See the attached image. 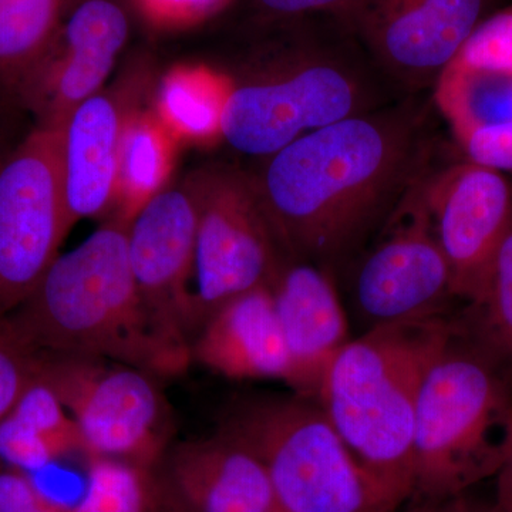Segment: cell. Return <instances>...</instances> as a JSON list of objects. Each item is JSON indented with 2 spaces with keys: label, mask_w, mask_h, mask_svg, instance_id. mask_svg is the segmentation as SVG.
Segmentation results:
<instances>
[{
  "label": "cell",
  "mask_w": 512,
  "mask_h": 512,
  "mask_svg": "<svg viewBox=\"0 0 512 512\" xmlns=\"http://www.w3.org/2000/svg\"><path fill=\"white\" fill-rule=\"evenodd\" d=\"M421 94L306 134L251 171L289 258L335 275L436 170L431 103Z\"/></svg>",
  "instance_id": "cell-1"
},
{
  "label": "cell",
  "mask_w": 512,
  "mask_h": 512,
  "mask_svg": "<svg viewBox=\"0 0 512 512\" xmlns=\"http://www.w3.org/2000/svg\"><path fill=\"white\" fill-rule=\"evenodd\" d=\"M284 22V35L227 72L222 140L238 153L261 161L312 131L406 97L335 18L329 29L311 28L306 16Z\"/></svg>",
  "instance_id": "cell-2"
},
{
  "label": "cell",
  "mask_w": 512,
  "mask_h": 512,
  "mask_svg": "<svg viewBox=\"0 0 512 512\" xmlns=\"http://www.w3.org/2000/svg\"><path fill=\"white\" fill-rule=\"evenodd\" d=\"M127 225L107 218L79 247L57 255L9 319L37 352L104 357L157 379L184 375L190 345L175 338L138 289Z\"/></svg>",
  "instance_id": "cell-3"
},
{
  "label": "cell",
  "mask_w": 512,
  "mask_h": 512,
  "mask_svg": "<svg viewBox=\"0 0 512 512\" xmlns=\"http://www.w3.org/2000/svg\"><path fill=\"white\" fill-rule=\"evenodd\" d=\"M447 318L393 323L350 339L316 402L359 463L403 507L414 488L413 436L424 377L456 335Z\"/></svg>",
  "instance_id": "cell-4"
},
{
  "label": "cell",
  "mask_w": 512,
  "mask_h": 512,
  "mask_svg": "<svg viewBox=\"0 0 512 512\" xmlns=\"http://www.w3.org/2000/svg\"><path fill=\"white\" fill-rule=\"evenodd\" d=\"M511 437L512 396L500 365L478 346L458 343L457 329L421 386L410 500L464 494L495 476Z\"/></svg>",
  "instance_id": "cell-5"
},
{
  "label": "cell",
  "mask_w": 512,
  "mask_h": 512,
  "mask_svg": "<svg viewBox=\"0 0 512 512\" xmlns=\"http://www.w3.org/2000/svg\"><path fill=\"white\" fill-rule=\"evenodd\" d=\"M220 431L261 458L284 512H400L403 505L353 456L316 400L251 397Z\"/></svg>",
  "instance_id": "cell-6"
},
{
  "label": "cell",
  "mask_w": 512,
  "mask_h": 512,
  "mask_svg": "<svg viewBox=\"0 0 512 512\" xmlns=\"http://www.w3.org/2000/svg\"><path fill=\"white\" fill-rule=\"evenodd\" d=\"M35 377L46 384L82 434L86 457L157 466L173 420L157 377L104 357L37 352Z\"/></svg>",
  "instance_id": "cell-7"
},
{
  "label": "cell",
  "mask_w": 512,
  "mask_h": 512,
  "mask_svg": "<svg viewBox=\"0 0 512 512\" xmlns=\"http://www.w3.org/2000/svg\"><path fill=\"white\" fill-rule=\"evenodd\" d=\"M188 177L197 197L195 302L201 329L224 303L271 285L288 255L252 173L215 164Z\"/></svg>",
  "instance_id": "cell-8"
},
{
  "label": "cell",
  "mask_w": 512,
  "mask_h": 512,
  "mask_svg": "<svg viewBox=\"0 0 512 512\" xmlns=\"http://www.w3.org/2000/svg\"><path fill=\"white\" fill-rule=\"evenodd\" d=\"M424 180L404 198L370 248L353 259L350 299L366 330L446 318L448 303L457 299L424 201Z\"/></svg>",
  "instance_id": "cell-9"
},
{
  "label": "cell",
  "mask_w": 512,
  "mask_h": 512,
  "mask_svg": "<svg viewBox=\"0 0 512 512\" xmlns=\"http://www.w3.org/2000/svg\"><path fill=\"white\" fill-rule=\"evenodd\" d=\"M69 232L57 131L33 126L0 156V315L28 298Z\"/></svg>",
  "instance_id": "cell-10"
},
{
  "label": "cell",
  "mask_w": 512,
  "mask_h": 512,
  "mask_svg": "<svg viewBox=\"0 0 512 512\" xmlns=\"http://www.w3.org/2000/svg\"><path fill=\"white\" fill-rule=\"evenodd\" d=\"M491 0H349L332 15L403 96L433 90Z\"/></svg>",
  "instance_id": "cell-11"
},
{
  "label": "cell",
  "mask_w": 512,
  "mask_h": 512,
  "mask_svg": "<svg viewBox=\"0 0 512 512\" xmlns=\"http://www.w3.org/2000/svg\"><path fill=\"white\" fill-rule=\"evenodd\" d=\"M423 194L454 293L477 306L512 227V185L504 173L467 160L436 168L424 180Z\"/></svg>",
  "instance_id": "cell-12"
},
{
  "label": "cell",
  "mask_w": 512,
  "mask_h": 512,
  "mask_svg": "<svg viewBox=\"0 0 512 512\" xmlns=\"http://www.w3.org/2000/svg\"><path fill=\"white\" fill-rule=\"evenodd\" d=\"M131 33L126 0H79L20 93L16 109L55 128L107 86Z\"/></svg>",
  "instance_id": "cell-13"
},
{
  "label": "cell",
  "mask_w": 512,
  "mask_h": 512,
  "mask_svg": "<svg viewBox=\"0 0 512 512\" xmlns=\"http://www.w3.org/2000/svg\"><path fill=\"white\" fill-rule=\"evenodd\" d=\"M197 197L190 177L167 185L127 225L131 271L150 308L167 329L190 345L198 330L195 292Z\"/></svg>",
  "instance_id": "cell-14"
},
{
  "label": "cell",
  "mask_w": 512,
  "mask_h": 512,
  "mask_svg": "<svg viewBox=\"0 0 512 512\" xmlns=\"http://www.w3.org/2000/svg\"><path fill=\"white\" fill-rule=\"evenodd\" d=\"M143 72L128 74L114 86L70 111L57 131L59 171L67 227L79 221L110 218L117 195L121 138L138 107Z\"/></svg>",
  "instance_id": "cell-15"
},
{
  "label": "cell",
  "mask_w": 512,
  "mask_h": 512,
  "mask_svg": "<svg viewBox=\"0 0 512 512\" xmlns=\"http://www.w3.org/2000/svg\"><path fill=\"white\" fill-rule=\"evenodd\" d=\"M269 286L291 360L288 386L315 400L323 373L352 339L335 275L286 256Z\"/></svg>",
  "instance_id": "cell-16"
},
{
  "label": "cell",
  "mask_w": 512,
  "mask_h": 512,
  "mask_svg": "<svg viewBox=\"0 0 512 512\" xmlns=\"http://www.w3.org/2000/svg\"><path fill=\"white\" fill-rule=\"evenodd\" d=\"M167 488L188 512H284L261 458L220 430L171 451Z\"/></svg>",
  "instance_id": "cell-17"
},
{
  "label": "cell",
  "mask_w": 512,
  "mask_h": 512,
  "mask_svg": "<svg viewBox=\"0 0 512 512\" xmlns=\"http://www.w3.org/2000/svg\"><path fill=\"white\" fill-rule=\"evenodd\" d=\"M192 360L234 380L291 382L292 367L271 286L242 293L217 309L191 343Z\"/></svg>",
  "instance_id": "cell-18"
},
{
  "label": "cell",
  "mask_w": 512,
  "mask_h": 512,
  "mask_svg": "<svg viewBox=\"0 0 512 512\" xmlns=\"http://www.w3.org/2000/svg\"><path fill=\"white\" fill-rule=\"evenodd\" d=\"M77 453L86 456L76 423L56 394L35 377L0 420V463L30 474Z\"/></svg>",
  "instance_id": "cell-19"
},
{
  "label": "cell",
  "mask_w": 512,
  "mask_h": 512,
  "mask_svg": "<svg viewBox=\"0 0 512 512\" xmlns=\"http://www.w3.org/2000/svg\"><path fill=\"white\" fill-rule=\"evenodd\" d=\"M231 79L204 64H180L158 80L153 109L178 143L214 144L222 140V120Z\"/></svg>",
  "instance_id": "cell-20"
},
{
  "label": "cell",
  "mask_w": 512,
  "mask_h": 512,
  "mask_svg": "<svg viewBox=\"0 0 512 512\" xmlns=\"http://www.w3.org/2000/svg\"><path fill=\"white\" fill-rule=\"evenodd\" d=\"M79 0H0V100L16 107L23 87Z\"/></svg>",
  "instance_id": "cell-21"
},
{
  "label": "cell",
  "mask_w": 512,
  "mask_h": 512,
  "mask_svg": "<svg viewBox=\"0 0 512 512\" xmlns=\"http://www.w3.org/2000/svg\"><path fill=\"white\" fill-rule=\"evenodd\" d=\"M178 144L153 109L138 106L130 114L121 138L116 204L111 217L128 224L167 187Z\"/></svg>",
  "instance_id": "cell-22"
},
{
  "label": "cell",
  "mask_w": 512,
  "mask_h": 512,
  "mask_svg": "<svg viewBox=\"0 0 512 512\" xmlns=\"http://www.w3.org/2000/svg\"><path fill=\"white\" fill-rule=\"evenodd\" d=\"M431 92L434 109L440 111L456 138L474 128L512 120V76L447 66Z\"/></svg>",
  "instance_id": "cell-23"
},
{
  "label": "cell",
  "mask_w": 512,
  "mask_h": 512,
  "mask_svg": "<svg viewBox=\"0 0 512 512\" xmlns=\"http://www.w3.org/2000/svg\"><path fill=\"white\" fill-rule=\"evenodd\" d=\"M83 497L72 512H160L163 485L151 468L89 457Z\"/></svg>",
  "instance_id": "cell-24"
},
{
  "label": "cell",
  "mask_w": 512,
  "mask_h": 512,
  "mask_svg": "<svg viewBox=\"0 0 512 512\" xmlns=\"http://www.w3.org/2000/svg\"><path fill=\"white\" fill-rule=\"evenodd\" d=\"M476 309L478 348L512 367V227L495 255L483 301Z\"/></svg>",
  "instance_id": "cell-25"
},
{
  "label": "cell",
  "mask_w": 512,
  "mask_h": 512,
  "mask_svg": "<svg viewBox=\"0 0 512 512\" xmlns=\"http://www.w3.org/2000/svg\"><path fill=\"white\" fill-rule=\"evenodd\" d=\"M448 66L467 72L512 76V6L488 15Z\"/></svg>",
  "instance_id": "cell-26"
},
{
  "label": "cell",
  "mask_w": 512,
  "mask_h": 512,
  "mask_svg": "<svg viewBox=\"0 0 512 512\" xmlns=\"http://www.w3.org/2000/svg\"><path fill=\"white\" fill-rule=\"evenodd\" d=\"M235 0H126L131 15L161 33L183 32L217 18Z\"/></svg>",
  "instance_id": "cell-27"
},
{
  "label": "cell",
  "mask_w": 512,
  "mask_h": 512,
  "mask_svg": "<svg viewBox=\"0 0 512 512\" xmlns=\"http://www.w3.org/2000/svg\"><path fill=\"white\" fill-rule=\"evenodd\" d=\"M37 350L20 335L8 315H0V420L35 379Z\"/></svg>",
  "instance_id": "cell-28"
},
{
  "label": "cell",
  "mask_w": 512,
  "mask_h": 512,
  "mask_svg": "<svg viewBox=\"0 0 512 512\" xmlns=\"http://www.w3.org/2000/svg\"><path fill=\"white\" fill-rule=\"evenodd\" d=\"M457 141L471 163L500 173L512 171V120L474 128Z\"/></svg>",
  "instance_id": "cell-29"
},
{
  "label": "cell",
  "mask_w": 512,
  "mask_h": 512,
  "mask_svg": "<svg viewBox=\"0 0 512 512\" xmlns=\"http://www.w3.org/2000/svg\"><path fill=\"white\" fill-rule=\"evenodd\" d=\"M0 512H72V508L47 497L30 474L0 467Z\"/></svg>",
  "instance_id": "cell-30"
},
{
  "label": "cell",
  "mask_w": 512,
  "mask_h": 512,
  "mask_svg": "<svg viewBox=\"0 0 512 512\" xmlns=\"http://www.w3.org/2000/svg\"><path fill=\"white\" fill-rule=\"evenodd\" d=\"M348 2L349 0H252L256 10L272 22L303 16H332Z\"/></svg>",
  "instance_id": "cell-31"
},
{
  "label": "cell",
  "mask_w": 512,
  "mask_h": 512,
  "mask_svg": "<svg viewBox=\"0 0 512 512\" xmlns=\"http://www.w3.org/2000/svg\"><path fill=\"white\" fill-rule=\"evenodd\" d=\"M406 505L409 507L404 512H500L494 504L481 507L473 503L466 493L440 500H410Z\"/></svg>",
  "instance_id": "cell-32"
},
{
  "label": "cell",
  "mask_w": 512,
  "mask_h": 512,
  "mask_svg": "<svg viewBox=\"0 0 512 512\" xmlns=\"http://www.w3.org/2000/svg\"><path fill=\"white\" fill-rule=\"evenodd\" d=\"M495 477H497V497L494 505L500 512H512V437L503 464Z\"/></svg>",
  "instance_id": "cell-33"
},
{
  "label": "cell",
  "mask_w": 512,
  "mask_h": 512,
  "mask_svg": "<svg viewBox=\"0 0 512 512\" xmlns=\"http://www.w3.org/2000/svg\"><path fill=\"white\" fill-rule=\"evenodd\" d=\"M160 512H188L180 501L174 497L168 490L167 485H163V498H161Z\"/></svg>",
  "instance_id": "cell-34"
},
{
  "label": "cell",
  "mask_w": 512,
  "mask_h": 512,
  "mask_svg": "<svg viewBox=\"0 0 512 512\" xmlns=\"http://www.w3.org/2000/svg\"><path fill=\"white\" fill-rule=\"evenodd\" d=\"M10 146H12V144H10ZM10 146H5V143H3L2 137H0V156H2V154L5 153V151L8 150V148Z\"/></svg>",
  "instance_id": "cell-35"
}]
</instances>
